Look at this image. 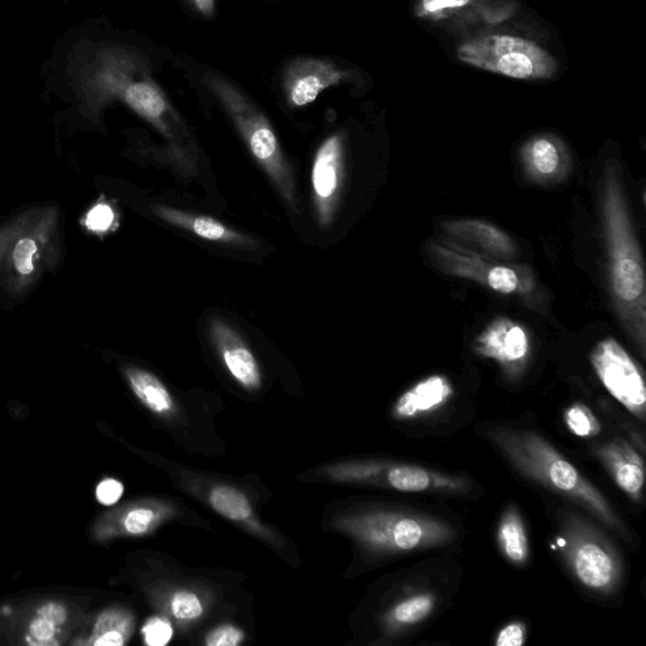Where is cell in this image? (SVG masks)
Returning a JSON list of instances; mask_svg holds the SVG:
<instances>
[{"mask_svg": "<svg viewBox=\"0 0 646 646\" xmlns=\"http://www.w3.org/2000/svg\"><path fill=\"white\" fill-rule=\"evenodd\" d=\"M489 437L506 459L525 478L585 508L614 532L627 536L623 520L594 483L590 482L545 439L528 429L492 428Z\"/></svg>", "mask_w": 646, "mask_h": 646, "instance_id": "1", "label": "cell"}, {"mask_svg": "<svg viewBox=\"0 0 646 646\" xmlns=\"http://www.w3.org/2000/svg\"><path fill=\"white\" fill-rule=\"evenodd\" d=\"M102 102L119 98L166 138L176 154L186 160L195 154L194 142L185 123L167 96L150 77L145 59L137 53L114 50L98 66L94 81Z\"/></svg>", "mask_w": 646, "mask_h": 646, "instance_id": "2", "label": "cell"}, {"mask_svg": "<svg viewBox=\"0 0 646 646\" xmlns=\"http://www.w3.org/2000/svg\"><path fill=\"white\" fill-rule=\"evenodd\" d=\"M205 84L217 95L244 138L250 154L265 170L291 209L298 211V191L289 162L284 158L280 142L271 123L257 105L228 80L217 75L206 76Z\"/></svg>", "mask_w": 646, "mask_h": 646, "instance_id": "3", "label": "cell"}, {"mask_svg": "<svg viewBox=\"0 0 646 646\" xmlns=\"http://www.w3.org/2000/svg\"><path fill=\"white\" fill-rule=\"evenodd\" d=\"M559 544L582 586L598 594H612L616 590L623 573L621 558L594 525L580 517H565Z\"/></svg>", "mask_w": 646, "mask_h": 646, "instance_id": "4", "label": "cell"}, {"mask_svg": "<svg viewBox=\"0 0 646 646\" xmlns=\"http://www.w3.org/2000/svg\"><path fill=\"white\" fill-rule=\"evenodd\" d=\"M355 528L366 544L394 554L438 549L452 542L456 535L442 520L416 513L367 515Z\"/></svg>", "mask_w": 646, "mask_h": 646, "instance_id": "5", "label": "cell"}, {"mask_svg": "<svg viewBox=\"0 0 646 646\" xmlns=\"http://www.w3.org/2000/svg\"><path fill=\"white\" fill-rule=\"evenodd\" d=\"M459 58L470 66L518 80L549 79L558 69L549 52L511 35H488L463 43Z\"/></svg>", "mask_w": 646, "mask_h": 646, "instance_id": "6", "label": "cell"}, {"mask_svg": "<svg viewBox=\"0 0 646 646\" xmlns=\"http://www.w3.org/2000/svg\"><path fill=\"white\" fill-rule=\"evenodd\" d=\"M59 210H38L33 219L15 239L6 257V283L9 291L21 294L38 280L44 268L59 258Z\"/></svg>", "mask_w": 646, "mask_h": 646, "instance_id": "7", "label": "cell"}, {"mask_svg": "<svg viewBox=\"0 0 646 646\" xmlns=\"http://www.w3.org/2000/svg\"><path fill=\"white\" fill-rule=\"evenodd\" d=\"M605 211L614 292L624 303L638 302L645 291L644 265L621 194L615 186L608 187Z\"/></svg>", "mask_w": 646, "mask_h": 646, "instance_id": "8", "label": "cell"}, {"mask_svg": "<svg viewBox=\"0 0 646 646\" xmlns=\"http://www.w3.org/2000/svg\"><path fill=\"white\" fill-rule=\"evenodd\" d=\"M591 364L606 390L640 420L645 419L644 376L626 350L615 338H605L591 354Z\"/></svg>", "mask_w": 646, "mask_h": 646, "instance_id": "9", "label": "cell"}, {"mask_svg": "<svg viewBox=\"0 0 646 646\" xmlns=\"http://www.w3.org/2000/svg\"><path fill=\"white\" fill-rule=\"evenodd\" d=\"M352 475L361 480H382L385 487L402 492H459L469 487L463 478L417 465H361Z\"/></svg>", "mask_w": 646, "mask_h": 646, "instance_id": "10", "label": "cell"}, {"mask_svg": "<svg viewBox=\"0 0 646 646\" xmlns=\"http://www.w3.org/2000/svg\"><path fill=\"white\" fill-rule=\"evenodd\" d=\"M348 79L346 70L334 61L322 59H299L292 61L284 71L283 86L286 101L294 107H303L316 101L322 92L344 83Z\"/></svg>", "mask_w": 646, "mask_h": 646, "instance_id": "11", "label": "cell"}, {"mask_svg": "<svg viewBox=\"0 0 646 646\" xmlns=\"http://www.w3.org/2000/svg\"><path fill=\"white\" fill-rule=\"evenodd\" d=\"M343 178V138L332 136L322 143L312 167V187L321 226H329Z\"/></svg>", "mask_w": 646, "mask_h": 646, "instance_id": "12", "label": "cell"}, {"mask_svg": "<svg viewBox=\"0 0 646 646\" xmlns=\"http://www.w3.org/2000/svg\"><path fill=\"white\" fill-rule=\"evenodd\" d=\"M209 331L212 344L232 378L246 389H258L262 384V374L257 358L237 331L220 319L210 321Z\"/></svg>", "mask_w": 646, "mask_h": 646, "instance_id": "13", "label": "cell"}, {"mask_svg": "<svg viewBox=\"0 0 646 646\" xmlns=\"http://www.w3.org/2000/svg\"><path fill=\"white\" fill-rule=\"evenodd\" d=\"M475 350L482 355L507 366H515L525 361L529 353V338L522 326L513 321L500 319L485 329Z\"/></svg>", "mask_w": 646, "mask_h": 646, "instance_id": "14", "label": "cell"}, {"mask_svg": "<svg viewBox=\"0 0 646 646\" xmlns=\"http://www.w3.org/2000/svg\"><path fill=\"white\" fill-rule=\"evenodd\" d=\"M595 452L617 487L633 500H640L645 482L642 456L629 444L618 438L598 446Z\"/></svg>", "mask_w": 646, "mask_h": 646, "instance_id": "15", "label": "cell"}, {"mask_svg": "<svg viewBox=\"0 0 646 646\" xmlns=\"http://www.w3.org/2000/svg\"><path fill=\"white\" fill-rule=\"evenodd\" d=\"M454 396L450 382L442 375H433L403 394L393 408V417L406 420L437 410Z\"/></svg>", "mask_w": 646, "mask_h": 646, "instance_id": "16", "label": "cell"}, {"mask_svg": "<svg viewBox=\"0 0 646 646\" xmlns=\"http://www.w3.org/2000/svg\"><path fill=\"white\" fill-rule=\"evenodd\" d=\"M154 211L159 219L170 223V226L191 231L192 235L201 239L223 242V244H253L249 238L212 218L167 208V206H155Z\"/></svg>", "mask_w": 646, "mask_h": 646, "instance_id": "17", "label": "cell"}, {"mask_svg": "<svg viewBox=\"0 0 646 646\" xmlns=\"http://www.w3.org/2000/svg\"><path fill=\"white\" fill-rule=\"evenodd\" d=\"M125 376H127L133 393L148 409L157 415H166L174 409V399L166 385L157 376L134 366L125 369Z\"/></svg>", "mask_w": 646, "mask_h": 646, "instance_id": "18", "label": "cell"}, {"mask_svg": "<svg viewBox=\"0 0 646 646\" xmlns=\"http://www.w3.org/2000/svg\"><path fill=\"white\" fill-rule=\"evenodd\" d=\"M447 230L456 237L475 242L493 254L509 256L514 253L510 239L490 223L478 220L451 222Z\"/></svg>", "mask_w": 646, "mask_h": 646, "instance_id": "19", "label": "cell"}, {"mask_svg": "<svg viewBox=\"0 0 646 646\" xmlns=\"http://www.w3.org/2000/svg\"><path fill=\"white\" fill-rule=\"evenodd\" d=\"M498 542L504 558L513 564L522 565L529 558V542L522 517L515 508L502 515L498 528Z\"/></svg>", "mask_w": 646, "mask_h": 646, "instance_id": "20", "label": "cell"}, {"mask_svg": "<svg viewBox=\"0 0 646 646\" xmlns=\"http://www.w3.org/2000/svg\"><path fill=\"white\" fill-rule=\"evenodd\" d=\"M437 604L436 596L430 592H420L404 598L390 609L387 621L393 631L406 629L427 621L433 615Z\"/></svg>", "mask_w": 646, "mask_h": 646, "instance_id": "21", "label": "cell"}, {"mask_svg": "<svg viewBox=\"0 0 646 646\" xmlns=\"http://www.w3.org/2000/svg\"><path fill=\"white\" fill-rule=\"evenodd\" d=\"M210 504L223 518L242 522L251 515V506L248 498L236 488L220 485L210 492Z\"/></svg>", "mask_w": 646, "mask_h": 646, "instance_id": "22", "label": "cell"}, {"mask_svg": "<svg viewBox=\"0 0 646 646\" xmlns=\"http://www.w3.org/2000/svg\"><path fill=\"white\" fill-rule=\"evenodd\" d=\"M529 164L541 176H551L560 167V155L553 143L545 138L535 139L528 148Z\"/></svg>", "mask_w": 646, "mask_h": 646, "instance_id": "23", "label": "cell"}, {"mask_svg": "<svg viewBox=\"0 0 646 646\" xmlns=\"http://www.w3.org/2000/svg\"><path fill=\"white\" fill-rule=\"evenodd\" d=\"M564 421L573 435L583 438L595 437L601 425L594 413L582 403H574L564 411Z\"/></svg>", "mask_w": 646, "mask_h": 646, "instance_id": "24", "label": "cell"}, {"mask_svg": "<svg viewBox=\"0 0 646 646\" xmlns=\"http://www.w3.org/2000/svg\"><path fill=\"white\" fill-rule=\"evenodd\" d=\"M170 612L179 621H195L202 615L204 608L200 598L194 592L181 591L170 601Z\"/></svg>", "mask_w": 646, "mask_h": 646, "instance_id": "25", "label": "cell"}, {"mask_svg": "<svg viewBox=\"0 0 646 646\" xmlns=\"http://www.w3.org/2000/svg\"><path fill=\"white\" fill-rule=\"evenodd\" d=\"M35 212L38 210H30L18 217L12 222H9L8 226L0 228V262L6 259L9 249L13 246V242L18 237H20L21 232L29 227V223L33 219Z\"/></svg>", "mask_w": 646, "mask_h": 646, "instance_id": "26", "label": "cell"}, {"mask_svg": "<svg viewBox=\"0 0 646 646\" xmlns=\"http://www.w3.org/2000/svg\"><path fill=\"white\" fill-rule=\"evenodd\" d=\"M87 230L95 235H104L110 231L115 223V212L107 204H97L90 210L84 220Z\"/></svg>", "mask_w": 646, "mask_h": 646, "instance_id": "27", "label": "cell"}, {"mask_svg": "<svg viewBox=\"0 0 646 646\" xmlns=\"http://www.w3.org/2000/svg\"><path fill=\"white\" fill-rule=\"evenodd\" d=\"M490 289L502 294L518 291L519 278L513 269L508 267H493L487 277Z\"/></svg>", "mask_w": 646, "mask_h": 646, "instance_id": "28", "label": "cell"}, {"mask_svg": "<svg viewBox=\"0 0 646 646\" xmlns=\"http://www.w3.org/2000/svg\"><path fill=\"white\" fill-rule=\"evenodd\" d=\"M58 626L43 617L34 618L30 625V636H27V643L31 645H58L55 635Z\"/></svg>", "mask_w": 646, "mask_h": 646, "instance_id": "29", "label": "cell"}, {"mask_svg": "<svg viewBox=\"0 0 646 646\" xmlns=\"http://www.w3.org/2000/svg\"><path fill=\"white\" fill-rule=\"evenodd\" d=\"M129 629V617L116 612V609H110V612H106L98 617L95 625L94 636L96 638V636L107 632H121L128 636Z\"/></svg>", "mask_w": 646, "mask_h": 646, "instance_id": "30", "label": "cell"}, {"mask_svg": "<svg viewBox=\"0 0 646 646\" xmlns=\"http://www.w3.org/2000/svg\"><path fill=\"white\" fill-rule=\"evenodd\" d=\"M155 511L147 508H138L125 517L124 528L132 535H142L149 531L154 524Z\"/></svg>", "mask_w": 646, "mask_h": 646, "instance_id": "31", "label": "cell"}, {"mask_svg": "<svg viewBox=\"0 0 646 646\" xmlns=\"http://www.w3.org/2000/svg\"><path fill=\"white\" fill-rule=\"evenodd\" d=\"M146 643L150 646H164L173 639V627L162 618H150V621L143 627Z\"/></svg>", "mask_w": 646, "mask_h": 646, "instance_id": "32", "label": "cell"}, {"mask_svg": "<svg viewBox=\"0 0 646 646\" xmlns=\"http://www.w3.org/2000/svg\"><path fill=\"white\" fill-rule=\"evenodd\" d=\"M244 640V634L232 625H222L206 636L209 646H237Z\"/></svg>", "mask_w": 646, "mask_h": 646, "instance_id": "33", "label": "cell"}, {"mask_svg": "<svg viewBox=\"0 0 646 646\" xmlns=\"http://www.w3.org/2000/svg\"><path fill=\"white\" fill-rule=\"evenodd\" d=\"M527 629L523 624L511 623L500 631L497 646H522L525 643Z\"/></svg>", "mask_w": 646, "mask_h": 646, "instance_id": "34", "label": "cell"}, {"mask_svg": "<svg viewBox=\"0 0 646 646\" xmlns=\"http://www.w3.org/2000/svg\"><path fill=\"white\" fill-rule=\"evenodd\" d=\"M124 488L122 482L114 479H106L98 483L96 498L103 506L110 507L118 502L123 497Z\"/></svg>", "mask_w": 646, "mask_h": 646, "instance_id": "35", "label": "cell"}, {"mask_svg": "<svg viewBox=\"0 0 646 646\" xmlns=\"http://www.w3.org/2000/svg\"><path fill=\"white\" fill-rule=\"evenodd\" d=\"M38 615L40 617L46 618V621L55 624L56 626L64 625L67 618L66 608L55 603H50L40 607L38 609Z\"/></svg>", "mask_w": 646, "mask_h": 646, "instance_id": "36", "label": "cell"}, {"mask_svg": "<svg viewBox=\"0 0 646 646\" xmlns=\"http://www.w3.org/2000/svg\"><path fill=\"white\" fill-rule=\"evenodd\" d=\"M468 3L469 0H424L421 6H424L427 12H438L441 9L459 8Z\"/></svg>", "mask_w": 646, "mask_h": 646, "instance_id": "37", "label": "cell"}, {"mask_svg": "<svg viewBox=\"0 0 646 646\" xmlns=\"http://www.w3.org/2000/svg\"><path fill=\"white\" fill-rule=\"evenodd\" d=\"M127 638L128 636L121 632H107L96 636L93 644L96 646H122Z\"/></svg>", "mask_w": 646, "mask_h": 646, "instance_id": "38", "label": "cell"}, {"mask_svg": "<svg viewBox=\"0 0 646 646\" xmlns=\"http://www.w3.org/2000/svg\"><path fill=\"white\" fill-rule=\"evenodd\" d=\"M195 7L205 15H211L215 9V0H192Z\"/></svg>", "mask_w": 646, "mask_h": 646, "instance_id": "39", "label": "cell"}]
</instances>
